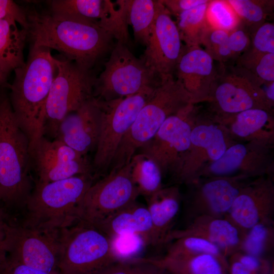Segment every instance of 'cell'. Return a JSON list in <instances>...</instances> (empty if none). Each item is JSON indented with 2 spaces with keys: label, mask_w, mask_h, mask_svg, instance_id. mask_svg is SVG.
Listing matches in <instances>:
<instances>
[{
  "label": "cell",
  "mask_w": 274,
  "mask_h": 274,
  "mask_svg": "<svg viewBox=\"0 0 274 274\" xmlns=\"http://www.w3.org/2000/svg\"><path fill=\"white\" fill-rule=\"evenodd\" d=\"M31 47L53 49L88 71L109 52L113 36L94 22L49 12H27Z\"/></svg>",
  "instance_id": "1"
},
{
  "label": "cell",
  "mask_w": 274,
  "mask_h": 274,
  "mask_svg": "<svg viewBox=\"0 0 274 274\" xmlns=\"http://www.w3.org/2000/svg\"><path fill=\"white\" fill-rule=\"evenodd\" d=\"M9 96L16 120L29 142L30 152L44 136L46 106L56 73L50 50L31 47L26 62L14 71Z\"/></svg>",
  "instance_id": "2"
},
{
  "label": "cell",
  "mask_w": 274,
  "mask_h": 274,
  "mask_svg": "<svg viewBox=\"0 0 274 274\" xmlns=\"http://www.w3.org/2000/svg\"><path fill=\"white\" fill-rule=\"evenodd\" d=\"M29 140L18 124L9 96L0 92V203L23 210L33 187Z\"/></svg>",
  "instance_id": "3"
},
{
  "label": "cell",
  "mask_w": 274,
  "mask_h": 274,
  "mask_svg": "<svg viewBox=\"0 0 274 274\" xmlns=\"http://www.w3.org/2000/svg\"><path fill=\"white\" fill-rule=\"evenodd\" d=\"M93 183L91 175H81L50 182L36 181L23 210L21 225L58 230L77 222L79 206Z\"/></svg>",
  "instance_id": "4"
},
{
  "label": "cell",
  "mask_w": 274,
  "mask_h": 274,
  "mask_svg": "<svg viewBox=\"0 0 274 274\" xmlns=\"http://www.w3.org/2000/svg\"><path fill=\"white\" fill-rule=\"evenodd\" d=\"M192 104L191 96L175 76L162 81L121 141L109 171L129 163L137 150L154 136L167 118Z\"/></svg>",
  "instance_id": "5"
},
{
  "label": "cell",
  "mask_w": 274,
  "mask_h": 274,
  "mask_svg": "<svg viewBox=\"0 0 274 274\" xmlns=\"http://www.w3.org/2000/svg\"><path fill=\"white\" fill-rule=\"evenodd\" d=\"M119 261L101 231L77 222L60 231L59 274H94Z\"/></svg>",
  "instance_id": "6"
},
{
  "label": "cell",
  "mask_w": 274,
  "mask_h": 274,
  "mask_svg": "<svg viewBox=\"0 0 274 274\" xmlns=\"http://www.w3.org/2000/svg\"><path fill=\"white\" fill-rule=\"evenodd\" d=\"M161 81L141 57L136 58L126 45L117 41L103 71L95 79L93 96L102 100L124 97L155 88Z\"/></svg>",
  "instance_id": "7"
},
{
  "label": "cell",
  "mask_w": 274,
  "mask_h": 274,
  "mask_svg": "<svg viewBox=\"0 0 274 274\" xmlns=\"http://www.w3.org/2000/svg\"><path fill=\"white\" fill-rule=\"evenodd\" d=\"M54 60L56 73L46 102L44 131V136L47 134L54 139L62 120L93 96L95 79L91 71L69 59Z\"/></svg>",
  "instance_id": "8"
},
{
  "label": "cell",
  "mask_w": 274,
  "mask_h": 274,
  "mask_svg": "<svg viewBox=\"0 0 274 274\" xmlns=\"http://www.w3.org/2000/svg\"><path fill=\"white\" fill-rule=\"evenodd\" d=\"M131 171L130 161L119 169L109 171L105 177L93 183L79 206L77 222L96 227L112 215L136 201L140 192Z\"/></svg>",
  "instance_id": "9"
},
{
  "label": "cell",
  "mask_w": 274,
  "mask_h": 274,
  "mask_svg": "<svg viewBox=\"0 0 274 274\" xmlns=\"http://www.w3.org/2000/svg\"><path fill=\"white\" fill-rule=\"evenodd\" d=\"M216 74L208 101L219 115L227 116L251 109L269 111L262 83L245 69L235 64L216 63Z\"/></svg>",
  "instance_id": "10"
},
{
  "label": "cell",
  "mask_w": 274,
  "mask_h": 274,
  "mask_svg": "<svg viewBox=\"0 0 274 274\" xmlns=\"http://www.w3.org/2000/svg\"><path fill=\"white\" fill-rule=\"evenodd\" d=\"M156 87L110 100L96 98L101 110L99 134L93 163L97 173L109 170L121 141Z\"/></svg>",
  "instance_id": "11"
},
{
  "label": "cell",
  "mask_w": 274,
  "mask_h": 274,
  "mask_svg": "<svg viewBox=\"0 0 274 274\" xmlns=\"http://www.w3.org/2000/svg\"><path fill=\"white\" fill-rule=\"evenodd\" d=\"M60 230H41L7 223L3 250L21 264L59 274Z\"/></svg>",
  "instance_id": "12"
},
{
  "label": "cell",
  "mask_w": 274,
  "mask_h": 274,
  "mask_svg": "<svg viewBox=\"0 0 274 274\" xmlns=\"http://www.w3.org/2000/svg\"><path fill=\"white\" fill-rule=\"evenodd\" d=\"M195 111L190 104L167 118L154 136L140 149V154L152 160L161 172L170 169L175 175L191 147L192 128L189 118Z\"/></svg>",
  "instance_id": "13"
},
{
  "label": "cell",
  "mask_w": 274,
  "mask_h": 274,
  "mask_svg": "<svg viewBox=\"0 0 274 274\" xmlns=\"http://www.w3.org/2000/svg\"><path fill=\"white\" fill-rule=\"evenodd\" d=\"M159 5L150 36L141 58L161 81L174 76L184 49L176 22L159 0Z\"/></svg>",
  "instance_id": "14"
},
{
  "label": "cell",
  "mask_w": 274,
  "mask_h": 274,
  "mask_svg": "<svg viewBox=\"0 0 274 274\" xmlns=\"http://www.w3.org/2000/svg\"><path fill=\"white\" fill-rule=\"evenodd\" d=\"M37 181L50 182L81 175H91V166L83 156L57 139L43 136L30 153Z\"/></svg>",
  "instance_id": "15"
},
{
  "label": "cell",
  "mask_w": 274,
  "mask_h": 274,
  "mask_svg": "<svg viewBox=\"0 0 274 274\" xmlns=\"http://www.w3.org/2000/svg\"><path fill=\"white\" fill-rule=\"evenodd\" d=\"M244 178L240 177H211L198 183L196 180L192 185L194 188L185 202V213L191 220L203 215L223 218L231 207L245 184Z\"/></svg>",
  "instance_id": "16"
},
{
  "label": "cell",
  "mask_w": 274,
  "mask_h": 274,
  "mask_svg": "<svg viewBox=\"0 0 274 274\" xmlns=\"http://www.w3.org/2000/svg\"><path fill=\"white\" fill-rule=\"evenodd\" d=\"M274 186L269 178L245 184L224 217L244 235L255 225L273 221Z\"/></svg>",
  "instance_id": "17"
},
{
  "label": "cell",
  "mask_w": 274,
  "mask_h": 274,
  "mask_svg": "<svg viewBox=\"0 0 274 274\" xmlns=\"http://www.w3.org/2000/svg\"><path fill=\"white\" fill-rule=\"evenodd\" d=\"M100 122L101 110L98 101L93 96L62 120L55 139L86 156L88 152L95 149Z\"/></svg>",
  "instance_id": "18"
},
{
  "label": "cell",
  "mask_w": 274,
  "mask_h": 274,
  "mask_svg": "<svg viewBox=\"0 0 274 274\" xmlns=\"http://www.w3.org/2000/svg\"><path fill=\"white\" fill-rule=\"evenodd\" d=\"M216 71L215 61L200 46H185L174 76L181 82L195 104L208 101Z\"/></svg>",
  "instance_id": "19"
},
{
  "label": "cell",
  "mask_w": 274,
  "mask_h": 274,
  "mask_svg": "<svg viewBox=\"0 0 274 274\" xmlns=\"http://www.w3.org/2000/svg\"><path fill=\"white\" fill-rule=\"evenodd\" d=\"M244 234L225 218L203 215L190 221L181 229H173L166 239V244L184 236L203 238L216 245L227 258L239 251Z\"/></svg>",
  "instance_id": "20"
},
{
  "label": "cell",
  "mask_w": 274,
  "mask_h": 274,
  "mask_svg": "<svg viewBox=\"0 0 274 274\" xmlns=\"http://www.w3.org/2000/svg\"><path fill=\"white\" fill-rule=\"evenodd\" d=\"M264 149L257 144L233 145L228 147L220 158L212 161L201 174L211 177L245 178L260 175L265 170V167L261 166L266 157Z\"/></svg>",
  "instance_id": "21"
},
{
  "label": "cell",
  "mask_w": 274,
  "mask_h": 274,
  "mask_svg": "<svg viewBox=\"0 0 274 274\" xmlns=\"http://www.w3.org/2000/svg\"><path fill=\"white\" fill-rule=\"evenodd\" d=\"M110 238L126 234L140 236L153 246V228L147 207L136 201L107 218L96 227Z\"/></svg>",
  "instance_id": "22"
},
{
  "label": "cell",
  "mask_w": 274,
  "mask_h": 274,
  "mask_svg": "<svg viewBox=\"0 0 274 274\" xmlns=\"http://www.w3.org/2000/svg\"><path fill=\"white\" fill-rule=\"evenodd\" d=\"M181 198L177 187L161 188L148 197L147 208L153 228V246L166 244L168 235L180 211Z\"/></svg>",
  "instance_id": "23"
},
{
  "label": "cell",
  "mask_w": 274,
  "mask_h": 274,
  "mask_svg": "<svg viewBox=\"0 0 274 274\" xmlns=\"http://www.w3.org/2000/svg\"><path fill=\"white\" fill-rule=\"evenodd\" d=\"M148 260L171 274H229L227 258L210 254H166Z\"/></svg>",
  "instance_id": "24"
},
{
  "label": "cell",
  "mask_w": 274,
  "mask_h": 274,
  "mask_svg": "<svg viewBox=\"0 0 274 274\" xmlns=\"http://www.w3.org/2000/svg\"><path fill=\"white\" fill-rule=\"evenodd\" d=\"M50 12L62 17L83 19L105 27L111 20L116 3L108 0H53Z\"/></svg>",
  "instance_id": "25"
},
{
  "label": "cell",
  "mask_w": 274,
  "mask_h": 274,
  "mask_svg": "<svg viewBox=\"0 0 274 274\" xmlns=\"http://www.w3.org/2000/svg\"><path fill=\"white\" fill-rule=\"evenodd\" d=\"M28 31L17 27L12 20H0V70L9 73L25 64L23 51Z\"/></svg>",
  "instance_id": "26"
},
{
  "label": "cell",
  "mask_w": 274,
  "mask_h": 274,
  "mask_svg": "<svg viewBox=\"0 0 274 274\" xmlns=\"http://www.w3.org/2000/svg\"><path fill=\"white\" fill-rule=\"evenodd\" d=\"M127 24L131 25L135 40L146 46L158 11L159 2L125 1Z\"/></svg>",
  "instance_id": "27"
},
{
  "label": "cell",
  "mask_w": 274,
  "mask_h": 274,
  "mask_svg": "<svg viewBox=\"0 0 274 274\" xmlns=\"http://www.w3.org/2000/svg\"><path fill=\"white\" fill-rule=\"evenodd\" d=\"M210 1L180 14L176 22L182 42L186 47L200 46L209 26L206 11Z\"/></svg>",
  "instance_id": "28"
},
{
  "label": "cell",
  "mask_w": 274,
  "mask_h": 274,
  "mask_svg": "<svg viewBox=\"0 0 274 274\" xmlns=\"http://www.w3.org/2000/svg\"><path fill=\"white\" fill-rule=\"evenodd\" d=\"M237 14L240 25L251 36L271 15L274 8L272 0H227Z\"/></svg>",
  "instance_id": "29"
},
{
  "label": "cell",
  "mask_w": 274,
  "mask_h": 274,
  "mask_svg": "<svg viewBox=\"0 0 274 274\" xmlns=\"http://www.w3.org/2000/svg\"><path fill=\"white\" fill-rule=\"evenodd\" d=\"M132 176L140 194L148 197L162 188V172L152 160L142 154L132 157Z\"/></svg>",
  "instance_id": "30"
},
{
  "label": "cell",
  "mask_w": 274,
  "mask_h": 274,
  "mask_svg": "<svg viewBox=\"0 0 274 274\" xmlns=\"http://www.w3.org/2000/svg\"><path fill=\"white\" fill-rule=\"evenodd\" d=\"M191 146L202 148L208 157L216 161L228 148L223 130L214 124H200L192 129Z\"/></svg>",
  "instance_id": "31"
},
{
  "label": "cell",
  "mask_w": 274,
  "mask_h": 274,
  "mask_svg": "<svg viewBox=\"0 0 274 274\" xmlns=\"http://www.w3.org/2000/svg\"><path fill=\"white\" fill-rule=\"evenodd\" d=\"M274 247V222L259 223L244 235L239 251L249 255L265 257Z\"/></svg>",
  "instance_id": "32"
},
{
  "label": "cell",
  "mask_w": 274,
  "mask_h": 274,
  "mask_svg": "<svg viewBox=\"0 0 274 274\" xmlns=\"http://www.w3.org/2000/svg\"><path fill=\"white\" fill-rule=\"evenodd\" d=\"M234 64L249 72L263 84L274 82V53H258L249 48Z\"/></svg>",
  "instance_id": "33"
},
{
  "label": "cell",
  "mask_w": 274,
  "mask_h": 274,
  "mask_svg": "<svg viewBox=\"0 0 274 274\" xmlns=\"http://www.w3.org/2000/svg\"><path fill=\"white\" fill-rule=\"evenodd\" d=\"M232 119L231 131L236 135L245 138L260 130L268 122V111L260 109H251L227 115Z\"/></svg>",
  "instance_id": "34"
},
{
  "label": "cell",
  "mask_w": 274,
  "mask_h": 274,
  "mask_svg": "<svg viewBox=\"0 0 274 274\" xmlns=\"http://www.w3.org/2000/svg\"><path fill=\"white\" fill-rule=\"evenodd\" d=\"M206 19L209 26L230 32L240 25L239 19L227 0L210 1Z\"/></svg>",
  "instance_id": "35"
},
{
  "label": "cell",
  "mask_w": 274,
  "mask_h": 274,
  "mask_svg": "<svg viewBox=\"0 0 274 274\" xmlns=\"http://www.w3.org/2000/svg\"><path fill=\"white\" fill-rule=\"evenodd\" d=\"M228 31L208 26L201 40L204 50L215 61L232 65L231 54L228 46Z\"/></svg>",
  "instance_id": "36"
},
{
  "label": "cell",
  "mask_w": 274,
  "mask_h": 274,
  "mask_svg": "<svg viewBox=\"0 0 274 274\" xmlns=\"http://www.w3.org/2000/svg\"><path fill=\"white\" fill-rule=\"evenodd\" d=\"M174 241L168 248L166 255L210 254L226 258L216 245L201 238L184 236Z\"/></svg>",
  "instance_id": "37"
},
{
  "label": "cell",
  "mask_w": 274,
  "mask_h": 274,
  "mask_svg": "<svg viewBox=\"0 0 274 274\" xmlns=\"http://www.w3.org/2000/svg\"><path fill=\"white\" fill-rule=\"evenodd\" d=\"M160 268L148 258L118 261L94 274H156Z\"/></svg>",
  "instance_id": "38"
},
{
  "label": "cell",
  "mask_w": 274,
  "mask_h": 274,
  "mask_svg": "<svg viewBox=\"0 0 274 274\" xmlns=\"http://www.w3.org/2000/svg\"><path fill=\"white\" fill-rule=\"evenodd\" d=\"M114 254L119 261L138 258L136 256L146 245L135 234H126L110 238Z\"/></svg>",
  "instance_id": "39"
},
{
  "label": "cell",
  "mask_w": 274,
  "mask_h": 274,
  "mask_svg": "<svg viewBox=\"0 0 274 274\" xmlns=\"http://www.w3.org/2000/svg\"><path fill=\"white\" fill-rule=\"evenodd\" d=\"M253 51L261 54L274 53V24L266 22L251 37L250 47Z\"/></svg>",
  "instance_id": "40"
},
{
  "label": "cell",
  "mask_w": 274,
  "mask_h": 274,
  "mask_svg": "<svg viewBox=\"0 0 274 274\" xmlns=\"http://www.w3.org/2000/svg\"><path fill=\"white\" fill-rule=\"evenodd\" d=\"M251 45V36L240 25L229 32L228 46L233 64L241 55L249 49Z\"/></svg>",
  "instance_id": "41"
},
{
  "label": "cell",
  "mask_w": 274,
  "mask_h": 274,
  "mask_svg": "<svg viewBox=\"0 0 274 274\" xmlns=\"http://www.w3.org/2000/svg\"><path fill=\"white\" fill-rule=\"evenodd\" d=\"M229 256L239 261L249 270L257 274H272L273 266L266 258L257 257L241 251H237Z\"/></svg>",
  "instance_id": "42"
},
{
  "label": "cell",
  "mask_w": 274,
  "mask_h": 274,
  "mask_svg": "<svg viewBox=\"0 0 274 274\" xmlns=\"http://www.w3.org/2000/svg\"><path fill=\"white\" fill-rule=\"evenodd\" d=\"M10 19L27 30L28 21L27 12L12 0H0V20Z\"/></svg>",
  "instance_id": "43"
},
{
  "label": "cell",
  "mask_w": 274,
  "mask_h": 274,
  "mask_svg": "<svg viewBox=\"0 0 274 274\" xmlns=\"http://www.w3.org/2000/svg\"><path fill=\"white\" fill-rule=\"evenodd\" d=\"M0 274H55L38 270L13 260L3 250L0 254Z\"/></svg>",
  "instance_id": "44"
},
{
  "label": "cell",
  "mask_w": 274,
  "mask_h": 274,
  "mask_svg": "<svg viewBox=\"0 0 274 274\" xmlns=\"http://www.w3.org/2000/svg\"><path fill=\"white\" fill-rule=\"evenodd\" d=\"M170 14L176 17L183 12L206 3L208 0H160Z\"/></svg>",
  "instance_id": "45"
},
{
  "label": "cell",
  "mask_w": 274,
  "mask_h": 274,
  "mask_svg": "<svg viewBox=\"0 0 274 274\" xmlns=\"http://www.w3.org/2000/svg\"><path fill=\"white\" fill-rule=\"evenodd\" d=\"M229 274H257L245 267L239 261L229 256L227 258Z\"/></svg>",
  "instance_id": "46"
},
{
  "label": "cell",
  "mask_w": 274,
  "mask_h": 274,
  "mask_svg": "<svg viewBox=\"0 0 274 274\" xmlns=\"http://www.w3.org/2000/svg\"><path fill=\"white\" fill-rule=\"evenodd\" d=\"M5 214L0 206V253L3 249V245L5 237L6 227L7 224Z\"/></svg>",
  "instance_id": "47"
},
{
  "label": "cell",
  "mask_w": 274,
  "mask_h": 274,
  "mask_svg": "<svg viewBox=\"0 0 274 274\" xmlns=\"http://www.w3.org/2000/svg\"><path fill=\"white\" fill-rule=\"evenodd\" d=\"M266 88L263 89L268 102L273 106L274 101V82L265 84Z\"/></svg>",
  "instance_id": "48"
},
{
  "label": "cell",
  "mask_w": 274,
  "mask_h": 274,
  "mask_svg": "<svg viewBox=\"0 0 274 274\" xmlns=\"http://www.w3.org/2000/svg\"><path fill=\"white\" fill-rule=\"evenodd\" d=\"M7 76L4 75L0 70V88L7 87L9 84L7 83Z\"/></svg>",
  "instance_id": "49"
},
{
  "label": "cell",
  "mask_w": 274,
  "mask_h": 274,
  "mask_svg": "<svg viewBox=\"0 0 274 274\" xmlns=\"http://www.w3.org/2000/svg\"><path fill=\"white\" fill-rule=\"evenodd\" d=\"M156 274H171V273L167 272L165 270H164V269H163L162 268H161L160 269V270Z\"/></svg>",
  "instance_id": "50"
}]
</instances>
